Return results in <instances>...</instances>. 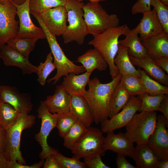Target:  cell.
<instances>
[{
    "mask_svg": "<svg viewBox=\"0 0 168 168\" xmlns=\"http://www.w3.org/2000/svg\"><path fill=\"white\" fill-rule=\"evenodd\" d=\"M168 120L163 114L157 116L155 130L147 143L159 160H168Z\"/></svg>",
    "mask_w": 168,
    "mask_h": 168,
    "instance_id": "11",
    "label": "cell"
},
{
    "mask_svg": "<svg viewBox=\"0 0 168 168\" xmlns=\"http://www.w3.org/2000/svg\"><path fill=\"white\" fill-rule=\"evenodd\" d=\"M16 11L12 0L3 4L0 3V47L18 34L19 22L15 19Z\"/></svg>",
    "mask_w": 168,
    "mask_h": 168,
    "instance_id": "10",
    "label": "cell"
},
{
    "mask_svg": "<svg viewBox=\"0 0 168 168\" xmlns=\"http://www.w3.org/2000/svg\"><path fill=\"white\" fill-rule=\"evenodd\" d=\"M0 96L4 102L11 105L19 113L29 114L32 110L33 105L30 96L21 93L15 87L0 86Z\"/></svg>",
    "mask_w": 168,
    "mask_h": 168,
    "instance_id": "15",
    "label": "cell"
},
{
    "mask_svg": "<svg viewBox=\"0 0 168 168\" xmlns=\"http://www.w3.org/2000/svg\"><path fill=\"white\" fill-rule=\"evenodd\" d=\"M129 29L126 25L110 28L101 33L93 35V38L89 42L107 63L112 79L119 73L114 62L118 51L119 39L121 35H124Z\"/></svg>",
    "mask_w": 168,
    "mask_h": 168,
    "instance_id": "3",
    "label": "cell"
},
{
    "mask_svg": "<svg viewBox=\"0 0 168 168\" xmlns=\"http://www.w3.org/2000/svg\"><path fill=\"white\" fill-rule=\"evenodd\" d=\"M79 1H80V2H82V1L83 0H77Z\"/></svg>",
    "mask_w": 168,
    "mask_h": 168,
    "instance_id": "54",
    "label": "cell"
},
{
    "mask_svg": "<svg viewBox=\"0 0 168 168\" xmlns=\"http://www.w3.org/2000/svg\"><path fill=\"white\" fill-rule=\"evenodd\" d=\"M62 168H86L84 162L81 161L80 159L73 155L72 158H68L63 156L58 152L53 155Z\"/></svg>",
    "mask_w": 168,
    "mask_h": 168,
    "instance_id": "39",
    "label": "cell"
},
{
    "mask_svg": "<svg viewBox=\"0 0 168 168\" xmlns=\"http://www.w3.org/2000/svg\"><path fill=\"white\" fill-rule=\"evenodd\" d=\"M69 111L87 128L94 122L91 109L83 96H71Z\"/></svg>",
    "mask_w": 168,
    "mask_h": 168,
    "instance_id": "24",
    "label": "cell"
},
{
    "mask_svg": "<svg viewBox=\"0 0 168 168\" xmlns=\"http://www.w3.org/2000/svg\"><path fill=\"white\" fill-rule=\"evenodd\" d=\"M87 128L79 120L74 124L67 132L63 138V145L72 150L87 131Z\"/></svg>",
    "mask_w": 168,
    "mask_h": 168,
    "instance_id": "31",
    "label": "cell"
},
{
    "mask_svg": "<svg viewBox=\"0 0 168 168\" xmlns=\"http://www.w3.org/2000/svg\"><path fill=\"white\" fill-rule=\"evenodd\" d=\"M84 4L77 0H67L65 7L67 12V25L62 37L65 44L75 42L81 45L88 34L83 17Z\"/></svg>",
    "mask_w": 168,
    "mask_h": 168,
    "instance_id": "5",
    "label": "cell"
},
{
    "mask_svg": "<svg viewBox=\"0 0 168 168\" xmlns=\"http://www.w3.org/2000/svg\"><path fill=\"white\" fill-rule=\"evenodd\" d=\"M164 95L152 96L146 92L138 95V97L142 102L138 111L139 112L158 111L160 104Z\"/></svg>",
    "mask_w": 168,
    "mask_h": 168,
    "instance_id": "35",
    "label": "cell"
},
{
    "mask_svg": "<svg viewBox=\"0 0 168 168\" xmlns=\"http://www.w3.org/2000/svg\"><path fill=\"white\" fill-rule=\"evenodd\" d=\"M53 60V57L50 52L47 55L44 62L40 63L37 66V81L42 86H44L49 76L56 68Z\"/></svg>",
    "mask_w": 168,
    "mask_h": 168,
    "instance_id": "36",
    "label": "cell"
},
{
    "mask_svg": "<svg viewBox=\"0 0 168 168\" xmlns=\"http://www.w3.org/2000/svg\"><path fill=\"white\" fill-rule=\"evenodd\" d=\"M157 116L156 111H142L136 113L125 126V135L133 143H147L155 129Z\"/></svg>",
    "mask_w": 168,
    "mask_h": 168,
    "instance_id": "7",
    "label": "cell"
},
{
    "mask_svg": "<svg viewBox=\"0 0 168 168\" xmlns=\"http://www.w3.org/2000/svg\"><path fill=\"white\" fill-rule=\"evenodd\" d=\"M100 155L88 158H85L84 162L88 168H110L105 164Z\"/></svg>",
    "mask_w": 168,
    "mask_h": 168,
    "instance_id": "41",
    "label": "cell"
},
{
    "mask_svg": "<svg viewBox=\"0 0 168 168\" xmlns=\"http://www.w3.org/2000/svg\"><path fill=\"white\" fill-rule=\"evenodd\" d=\"M90 2H100L105 1L107 0H88Z\"/></svg>",
    "mask_w": 168,
    "mask_h": 168,
    "instance_id": "51",
    "label": "cell"
},
{
    "mask_svg": "<svg viewBox=\"0 0 168 168\" xmlns=\"http://www.w3.org/2000/svg\"><path fill=\"white\" fill-rule=\"evenodd\" d=\"M136 168H157L159 160L147 143L137 144L133 157Z\"/></svg>",
    "mask_w": 168,
    "mask_h": 168,
    "instance_id": "25",
    "label": "cell"
},
{
    "mask_svg": "<svg viewBox=\"0 0 168 168\" xmlns=\"http://www.w3.org/2000/svg\"><path fill=\"white\" fill-rule=\"evenodd\" d=\"M56 114V127L58 129L59 136L63 138L78 119L70 111Z\"/></svg>",
    "mask_w": 168,
    "mask_h": 168,
    "instance_id": "32",
    "label": "cell"
},
{
    "mask_svg": "<svg viewBox=\"0 0 168 168\" xmlns=\"http://www.w3.org/2000/svg\"><path fill=\"white\" fill-rule=\"evenodd\" d=\"M143 15L142 18L137 25L141 40L159 34L164 31L154 8L143 13Z\"/></svg>",
    "mask_w": 168,
    "mask_h": 168,
    "instance_id": "21",
    "label": "cell"
},
{
    "mask_svg": "<svg viewBox=\"0 0 168 168\" xmlns=\"http://www.w3.org/2000/svg\"><path fill=\"white\" fill-rule=\"evenodd\" d=\"M138 26L131 30L129 28L124 35L125 39L119 40V44L128 48L129 56L137 59H142L148 55L147 50L138 37Z\"/></svg>",
    "mask_w": 168,
    "mask_h": 168,
    "instance_id": "23",
    "label": "cell"
},
{
    "mask_svg": "<svg viewBox=\"0 0 168 168\" xmlns=\"http://www.w3.org/2000/svg\"><path fill=\"white\" fill-rule=\"evenodd\" d=\"M30 13L35 18L44 33L53 57L54 63L57 69L56 75L48 79L47 82L50 83L54 81L53 84L54 85L59 81L62 77L66 76L69 73L73 72L79 74L86 72L82 65L75 64L67 57L58 44L56 36L47 29L42 21L40 14L31 11H30Z\"/></svg>",
    "mask_w": 168,
    "mask_h": 168,
    "instance_id": "4",
    "label": "cell"
},
{
    "mask_svg": "<svg viewBox=\"0 0 168 168\" xmlns=\"http://www.w3.org/2000/svg\"><path fill=\"white\" fill-rule=\"evenodd\" d=\"M15 4L21 5L24 3L26 0H12Z\"/></svg>",
    "mask_w": 168,
    "mask_h": 168,
    "instance_id": "50",
    "label": "cell"
},
{
    "mask_svg": "<svg viewBox=\"0 0 168 168\" xmlns=\"http://www.w3.org/2000/svg\"><path fill=\"white\" fill-rule=\"evenodd\" d=\"M158 111L161 112L168 120V94L164 95L160 104Z\"/></svg>",
    "mask_w": 168,
    "mask_h": 168,
    "instance_id": "45",
    "label": "cell"
},
{
    "mask_svg": "<svg viewBox=\"0 0 168 168\" xmlns=\"http://www.w3.org/2000/svg\"><path fill=\"white\" fill-rule=\"evenodd\" d=\"M71 98L61 84L57 85L54 94L48 96L43 102L50 113H60L70 110Z\"/></svg>",
    "mask_w": 168,
    "mask_h": 168,
    "instance_id": "18",
    "label": "cell"
},
{
    "mask_svg": "<svg viewBox=\"0 0 168 168\" xmlns=\"http://www.w3.org/2000/svg\"><path fill=\"white\" fill-rule=\"evenodd\" d=\"M151 0H137L132 7V14H143L151 11Z\"/></svg>",
    "mask_w": 168,
    "mask_h": 168,
    "instance_id": "40",
    "label": "cell"
},
{
    "mask_svg": "<svg viewBox=\"0 0 168 168\" xmlns=\"http://www.w3.org/2000/svg\"><path fill=\"white\" fill-rule=\"evenodd\" d=\"M83 17L88 34L101 33L119 26V20L114 14H109L97 2H88L83 7Z\"/></svg>",
    "mask_w": 168,
    "mask_h": 168,
    "instance_id": "6",
    "label": "cell"
},
{
    "mask_svg": "<svg viewBox=\"0 0 168 168\" xmlns=\"http://www.w3.org/2000/svg\"><path fill=\"white\" fill-rule=\"evenodd\" d=\"M122 76L119 73L112 81L106 83H101L96 77L89 79L88 89L83 96L89 106L96 124L101 123L108 119L111 96Z\"/></svg>",
    "mask_w": 168,
    "mask_h": 168,
    "instance_id": "1",
    "label": "cell"
},
{
    "mask_svg": "<svg viewBox=\"0 0 168 168\" xmlns=\"http://www.w3.org/2000/svg\"><path fill=\"white\" fill-rule=\"evenodd\" d=\"M91 74L86 72L81 74L69 73L64 77L62 85L71 96H83L86 92L85 87L88 84Z\"/></svg>",
    "mask_w": 168,
    "mask_h": 168,
    "instance_id": "22",
    "label": "cell"
},
{
    "mask_svg": "<svg viewBox=\"0 0 168 168\" xmlns=\"http://www.w3.org/2000/svg\"><path fill=\"white\" fill-rule=\"evenodd\" d=\"M114 62L119 73L122 75H132L140 78L139 70L135 68L130 59L128 47L119 44Z\"/></svg>",
    "mask_w": 168,
    "mask_h": 168,
    "instance_id": "28",
    "label": "cell"
},
{
    "mask_svg": "<svg viewBox=\"0 0 168 168\" xmlns=\"http://www.w3.org/2000/svg\"><path fill=\"white\" fill-rule=\"evenodd\" d=\"M67 0H30V11L40 14L43 12L60 6H65Z\"/></svg>",
    "mask_w": 168,
    "mask_h": 168,
    "instance_id": "37",
    "label": "cell"
},
{
    "mask_svg": "<svg viewBox=\"0 0 168 168\" xmlns=\"http://www.w3.org/2000/svg\"><path fill=\"white\" fill-rule=\"evenodd\" d=\"M18 113L9 104L4 102L0 96V126L3 129L11 125L17 119Z\"/></svg>",
    "mask_w": 168,
    "mask_h": 168,
    "instance_id": "33",
    "label": "cell"
},
{
    "mask_svg": "<svg viewBox=\"0 0 168 168\" xmlns=\"http://www.w3.org/2000/svg\"><path fill=\"white\" fill-rule=\"evenodd\" d=\"M147 50V54L153 59L168 57V33H162L141 40Z\"/></svg>",
    "mask_w": 168,
    "mask_h": 168,
    "instance_id": "19",
    "label": "cell"
},
{
    "mask_svg": "<svg viewBox=\"0 0 168 168\" xmlns=\"http://www.w3.org/2000/svg\"><path fill=\"white\" fill-rule=\"evenodd\" d=\"M141 100L135 96H131L126 105L112 117L101 124V130L107 133L126 126L138 110L141 104Z\"/></svg>",
    "mask_w": 168,
    "mask_h": 168,
    "instance_id": "12",
    "label": "cell"
},
{
    "mask_svg": "<svg viewBox=\"0 0 168 168\" xmlns=\"http://www.w3.org/2000/svg\"><path fill=\"white\" fill-rule=\"evenodd\" d=\"M76 61L82 64L86 72L91 74L95 69L105 70L108 66L101 55L94 48L88 50L79 56Z\"/></svg>",
    "mask_w": 168,
    "mask_h": 168,
    "instance_id": "26",
    "label": "cell"
},
{
    "mask_svg": "<svg viewBox=\"0 0 168 168\" xmlns=\"http://www.w3.org/2000/svg\"><path fill=\"white\" fill-rule=\"evenodd\" d=\"M138 68L140 72V79L146 92L152 96L168 94V86L150 77L143 70Z\"/></svg>",
    "mask_w": 168,
    "mask_h": 168,
    "instance_id": "29",
    "label": "cell"
},
{
    "mask_svg": "<svg viewBox=\"0 0 168 168\" xmlns=\"http://www.w3.org/2000/svg\"><path fill=\"white\" fill-rule=\"evenodd\" d=\"M105 137L104 147L106 151L110 150L125 156L133 157L135 147L133 143L126 136L125 133L115 134L114 131L109 132Z\"/></svg>",
    "mask_w": 168,
    "mask_h": 168,
    "instance_id": "17",
    "label": "cell"
},
{
    "mask_svg": "<svg viewBox=\"0 0 168 168\" xmlns=\"http://www.w3.org/2000/svg\"><path fill=\"white\" fill-rule=\"evenodd\" d=\"M10 0H0V3L3 4L6 2Z\"/></svg>",
    "mask_w": 168,
    "mask_h": 168,
    "instance_id": "53",
    "label": "cell"
},
{
    "mask_svg": "<svg viewBox=\"0 0 168 168\" xmlns=\"http://www.w3.org/2000/svg\"><path fill=\"white\" fill-rule=\"evenodd\" d=\"M0 58L6 66H14L21 70L23 74L37 72V66L30 63L28 58L6 44L0 47Z\"/></svg>",
    "mask_w": 168,
    "mask_h": 168,
    "instance_id": "16",
    "label": "cell"
},
{
    "mask_svg": "<svg viewBox=\"0 0 168 168\" xmlns=\"http://www.w3.org/2000/svg\"><path fill=\"white\" fill-rule=\"evenodd\" d=\"M29 0H26L21 5L14 4L16 8V14L19 18V30L16 37L17 38H36L46 39L44 33L41 27L35 26L30 16Z\"/></svg>",
    "mask_w": 168,
    "mask_h": 168,
    "instance_id": "13",
    "label": "cell"
},
{
    "mask_svg": "<svg viewBox=\"0 0 168 168\" xmlns=\"http://www.w3.org/2000/svg\"><path fill=\"white\" fill-rule=\"evenodd\" d=\"M116 163L117 168H136L126 160L125 156L120 154H117Z\"/></svg>",
    "mask_w": 168,
    "mask_h": 168,
    "instance_id": "44",
    "label": "cell"
},
{
    "mask_svg": "<svg viewBox=\"0 0 168 168\" xmlns=\"http://www.w3.org/2000/svg\"><path fill=\"white\" fill-rule=\"evenodd\" d=\"M7 162L3 151L0 150V168H7Z\"/></svg>",
    "mask_w": 168,
    "mask_h": 168,
    "instance_id": "47",
    "label": "cell"
},
{
    "mask_svg": "<svg viewBox=\"0 0 168 168\" xmlns=\"http://www.w3.org/2000/svg\"><path fill=\"white\" fill-rule=\"evenodd\" d=\"M105 139L101 130L90 126L71 150L72 152L80 159L104 156L106 152L104 147Z\"/></svg>",
    "mask_w": 168,
    "mask_h": 168,
    "instance_id": "8",
    "label": "cell"
},
{
    "mask_svg": "<svg viewBox=\"0 0 168 168\" xmlns=\"http://www.w3.org/2000/svg\"><path fill=\"white\" fill-rule=\"evenodd\" d=\"M153 60L157 65L168 74V57H160Z\"/></svg>",
    "mask_w": 168,
    "mask_h": 168,
    "instance_id": "46",
    "label": "cell"
},
{
    "mask_svg": "<svg viewBox=\"0 0 168 168\" xmlns=\"http://www.w3.org/2000/svg\"><path fill=\"white\" fill-rule=\"evenodd\" d=\"M44 160H42L37 163L28 166L18 163L15 161H8L7 168H40L44 164Z\"/></svg>",
    "mask_w": 168,
    "mask_h": 168,
    "instance_id": "42",
    "label": "cell"
},
{
    "mask_svg": "<svg viewBox=\"0 0 168 168\" xmlns=\"http://www.w3.org/2000/svg\"><path fill=\"white\" fill-rule=\"evenodd\" d=\"M37 117L41 121V126L39 132L35 135V139L42 147L39 157L44 160L49 155H54L58 152L56 149L49 146L47 142V138L52 129L56 127V114L51 113L47 110L43 101L40 102L38 108Z\"/></svg>",
    "mask_w": 168,
    "mask_h": 168,
    "instance_id": "9",
    "label": "cell"
},
{
    "mask_svg": "<svg viewBox=\"0 0 168 168\" xmlns=\"http://www.w3.org/2000/svg\"><path fill=\"white\" fill-rule=\"evenodd\" d=\"M39 39L36 38H15L10 39L6 44L24 57L29 58L30 53L34 50L35 43Z\"/></svg>",
    "mask_w": 168,
    "mask_h": 168,
    "instance_id": "30",
    "label": "cell"
},
{
    "mask_svg": "<svg viewBox=\"0 0 168 168\" xmlns=\"http://www.w3.org/2000/svg\"><path fill=\"white\" fill-rule=\"evenodd\" d=\"M168 160H162L159 161L157 168H168Z\"/></svg>",
    "mask_w": 168,
    "mask_h": 168,
    "instance_id": "49",
    "label": "cell"
},
{
    "mask_svg": "<svg viewBox=\"0 0 168 168\" xmlns=\"http://www.w3.org/2000/svg\"><path fill=\"white\" fill-rule=\"evenodd\" d=\"M131 96L120 82L111 94L109 103L108 117L111 118L122 109L128 102Z\"/></svg>",
    "mask_w": 168,
    "mask_h": 168,
    "instance_id": "27",
    "label": "cell"
},
{
    "mask_svg": "<svg viewBox=\"0 0 168 168\" xmlns=\"http://www.w3.org/2000/svg\"><path fill=\"white\" fill-rule=\"evenodd\" d=\"M131 61L134 66L143 69L150 77L166 86H168V76L164 70L155 63L154 60L148 55L142 59H137L129 55Z\"/></svg>",
    "mask_w": 168,
    "mask_h": 168,
    "instance_id": "20",
    "label": "cell"
},
{
    "mask_svg": "<svg viewBox=\"0 0 168 168\" xmlns=\"http://www.w3.org/2000/svg\"><path fill=\"white\" fill-rule=\"evenodd\" d=\"M151 5L153 7L156 12L163 31L168 33V6L164 4L160 0H151Z\"/></svg>",
    "mask_w": 168,
    "mask_h": 168,
    "instance_id": "38",
    "label": "cell"
},
{
    "mask_svg": "<svg viewBox=\"0 0 168 168\" xmlns=\"http://www.w3.org/2000/svg\"><path fill=\"white\" fill-rule=\"evenodd\" d=\"M40 15L44 25L52 34L56 36L62 35L67 26L68 14L65 6L50 9Z\"/></svg>",
    "mask_w": 168,
    "mask_h": 168,
    "instance_id": "14",
    "label": "cell"
},
{
    "mask_svg": "<svg viewBox=\"0 0 168 168\" xmlns=\"http://www.w3.org/2000/svg\"><path fill=\"white\" fill-rule=\"evenodd\" d=\"M36 117L26 113H19L16 120L4 129V144L3 150L8 161H15L26 165L20 150L21 135L23 131L32 127L35 123Z\"/></svg>",
    "mask_w": 168,
    "mask_h": 168,
    "instance_id": "2",
    "label": "cell"
},
{
    "mask_svg": "<svg viewBox=\"0 0 168 168\" xmlns=\"http://www.w3.org/2000/svg\"><path fill=\"white\" fill-rule=\"evenodd\" d=\"M43 164L44 168H62L57 159L53 155L48 156L45 159Z\"/></svg>",
    "mask_w": 168,
    "mask_h": 168,
    "instance_id": "43",
    "label": "cell"
},
{
    "mask_svg": "<svg viewBox=\"0 0 168 168\" xmlns=\"http://www.w3.org/2000/svg\"><path fill=\"white\" fill-rule=\"evenodd\" d=\"M120 82L131 96L146 92L140 77L131 74L122 75Z\"/></svg>",
    "mask_w": 168,
    "mask_h": 168,
    "instance_id": "34",
    "label": "cell"
},
{
    "mask_svg": "<svg viewBox=\"0 0 168 168\" xmlns=\"http://www.w3.org/2000/svg\"><path fill=\"white\" fill-rule=\"evenodd\" d=\"M4 144V130L0 126V150L3 151Z\"/></svg>",
    "mask_w": 168,
    "mask_h": 168,
    "instance_id": "48",
    "label": "cell"
},
{
    "mask_svg": "<svg viewBox=\"0 0 168 168\" xmlns=\"http://www.w3.org/2000/svg\"><path fill=\"white\" fill-rule=\"evenodd\" d=\"M164 4L168 6V0H160Z\"/></svg>",
    "mask_w": 168,
    "mask_h": 168,
    "instance_id": "52",
    "label": "cell"
}]
</instances>
